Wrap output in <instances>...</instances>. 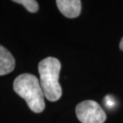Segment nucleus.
I'll return each instance as SVG.
<instances>
[{
  "label": "nucleus",
  "instance_id": "1",
  "mask_svg": "<svg viewBox=\"0 0 123 123\" xmlns=\"http://www.w3.org/2000/svg\"><path fill=\"white\" fill-rule=\"evenodd\" d=\"M14 91L24 98L30 109L34 113H41L44 110V95L40 82L35 75L24 73L16 78L13 85Z\"/></svg>",
  "mask_w": 123,
  "mask_h": 123
},
{
  "label": "nucleus",
  "instance_id": "2",
  "mask_svg": "<svg viewBox=\"0 0 123 123\" xmlns=\"http://www.w3.org/2000/svg\"><path fill=\"white\" fill-rule=\"evenodd\" d=\"M61 64L55 57H47L38 64L40 84L44 97L49 101H57L62 95V89L59 83Z\"/></svg>",
  "mask_w": 123,
  "mask_h": 123
},
{
  "label": "nucleus",
  "instance_id": "4",
  "mask_svg": "<svg viewBox=\"0 0 123 123\" xmlns=\"http://www.w3.org/2000/svg\"><path fill=\"white\" fill-rule=\"evenodd\" d=\"M56 5L62 14L67 18H74L80 14V0H56Z\"/></svg>",
  "mask_w": 123,
  "mask_h": 123
},
{
  "label": "nucleus",
  "instance_id": "7",
  "mask_svg": "<svg viewBox=\"0 0 123 123\" xmlns=\"http://www.w3.org/2000/svg\"><path fill=\"white\" fill-rule=\"evenodd\" d=\"M104 102H105L106 106L108 107V108H111V107H113L115 105V103H114V98H112L111 96H109V95L106 96L105 101H104Z\"/></svg>",
  "mask_w": 123,
  "mask_h": 123
},
{
  "label": "nucleus",
  "instance_id": "3",
  "mask_svg": "<svg viewBox=\"0 0 123 123\" xmlns=\"http://www.w3.org/2000/svg\"><path fill=\"white\" fill-rule=\"evenodd\" d=\"M75 113L82 123H103L106 118L102 107L93 100H86L79 103L75 108Z\"/></svg>",
  "mask_w": 123,
  "mask_h": 123
},
{
  "label": "nucleus",
  "instance_id": "5",
  "mask_svg": "<svg viewBox=\"0 0 123 123\" xmlns=\"http://www.w3.org/2000/svg\"><path fill=\"white\" fill-rule=\"evenodd\" d=\"M15 68V60L7 49L0 44V75L9 74Z\"/></svg>",
  "mask_w": 123,
  "mask_h": 123
},
{
  "label": "nucleus",
  "instance_id": "6",
  "mask_svg": "<svg viewBox=\"0 0 123 123\" xmlns=\"http://www.w3.org/2000/svg\"><path fill=\"white\" fill-rule=\"evenodd\" d=\"M12 1L22 4L28 11L31 13H36L39 9L38 3L36 0H12Z\"/></svg>",
  "mask_w": 123,
  "mask_h": 123
},
{
  "label": "nucleus",
  "instance_id": "8",
  "mask_svg": "<svg viewBox=\"0 0 123 123\" xmlns=\"http://www.w3.org/2000/svg\"><path fill=\"white\" fill-rule=\"evenodd\" d=\"M119 47H120V49H121V50H122V51H123V37L122 38L121 41H120V44H119Z\"/></svg>",
  "mask_w": 123,
  "mask_h": 123
}]
</instances>
